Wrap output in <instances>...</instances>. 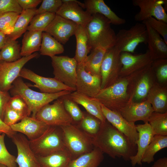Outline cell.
Segmentation results:
<instances>
[{
    "label": "cell",
    "instance_id": "cell-1",
    "mask_svg": "<svg viewBox=\"0 0 167 167\" xmlns=\"http://www.w3.org/2000/svg\"><path fill=\"white\" fill-rule=\"evenodd\" d=\"M92 140L94 147L113 159L117 157L130 161L137 152V145L107 120L102 122L99 131Z\"/></svg>",
    "mask_w": 167,
    "mask_h": 167
},
{
    "label": "cell",
    "instance_id": "cell-2",
    "mask_svg": "<svg viewBox=\"0 0 167 167\" xmlns=\"http://www.w3.org/2000/svg\"><path fill=\"white\" fill-rule=\"evenodd\" d=\"M140 70L129 75L120 77L113 84L101 89L94 98L108 109L119 113L132 101L133 81Z\"/></svg>",
    "mask_w": 167,
    "mask_h": 167
},
{
    "label": "cell",
    "instance_id": "cell-3",
    "mask_svg": "<svg viewBox=\"0 0 167 167\" xmlns=\"http://www.w3.org/2000/svg\"><path fill=\"white\" fill-rule=\"evenodd\" d=\"M12 96H20L26 102L30 115L35 118L37 112L43 106L53 101L72 92L64 90L54 93L38 92L31 89L23 81L21 77H18L12 84L10 90Z\"/></svg>",
    "mask_w": 167,
    "mask_h": 167
},
{
    "label": "cell",
    "instance_id": "cell-4",
    "mask_svg": "<svg viewBox=\"0 0 167 167\" xmlns=\"http://www.w3.org/2000/svg\"><path fill=\"white\" fill-rule=\"evenodd\" d=\"M92 15L91 19L85 26L91 51L98 47L108 49L114 46L116 34L111 27L110 21L99 14Z\"/></svg>",
    "mask_w": 167,
    "mask_h": 167
},
{
    "label": "cell",
    "instance_id": "cell-5",
    "mask_svg": "<svg viewBox=\"0 0 167 167\" xmlns=\"http://www.w3.org/2000/svg\"><path fill=\"white\" fill-rule=\"evenodd\" d=\"M29 141L30 148L37 157L45 156L66 148L60 126H49L39 137Z\"/></svg>",
    "mask_w": 167,
    "mask_h": 167
},
{
    "label": "cell",
    "instance_id": "cell-6",
    "mask_svg": "<svg viewBox=\"0 0 167 167\" xmlns=\"http://www.w3.org/2000/svg\"><path fill=\"white\" fill-rule=\"evenodd\" d=\"M66 148L73 159L91 151L94 148L92 138L75 124L60 126Z\"/></svg>",
    "mask_w": 167,
    "mask_h": 167
},
{
    "label": "cell",
    "instance_id": "cell-7",
    "mask_svg": "<svg viewBox=\"0 0 167 167\" xmlns=\"http://www.w3.org/2000/svg\"><path fill=\"white\" fill-rule=\"evenodd\" d=\"M147 31L145 25L137 23L128 29H122L116 34L115 46L121 53H134L138 45L147 44Z\"/></svg>",
    "mask_w": 167,
    "mask_h": 167
},
{
    "label": "cell",
    "instance_id": "cell-8",
    "mask_svg": "<svg viewBox=\"0 0 167 167\" xmlns=\"http://www.w3.org/2000/svg\"><path fill=\"white\" fill-rule=\"evenodd\" d=\"M35 118L48 126H61L74 123L64 108L62 97L52 104H48L42 107L37 112Z\"/></svg>",
    "mask_w": 167,
    "mask_h": 167
},
{
    "label": "cell",
    "instance_id": "cell-9",
    "mask_svg": "<svg viewBox=\"0 0 167 167\" xmlns=\"http://www.w3.org/2000/svg\"><path fill=\"white\" fill-rule=\"evenodd\" d=\"M120 53L115 46L107 49L100 68L101 89L110 86L120 78L122 67Z\"/></svg>",
    "mask_w": 167,
    "mask_h": 167
},
{
    "label": "cell",
    "instance_id": "cell-10",
    "mask_svg": "<svg viewBox=\"0 0 167 167\" xmlns=\"http://www.w3.org/2000/svg\"><path fill=\"white\" fill-rule=\"evenodd\" d=\"M51 58L54 78L67 86L76 89L78 64L74 58L55 56Z\"/></svg>",
    "mask_w": 167,
    "mask_h": 167
},
{
    "label": "cell",
    "instance_id": "cell-11",
    "mask_svg": "<svg viewBox=\"0 0 167 167\" xmlns=\"http://www.w3.org/2000/svg\"><path fill=\"white\" fill-rule=\"evenodd\" d=\"M38 54L35 53L28 56L22 57L14 62L0 61V89L3 91H10L13 82L19 77L24 66Z\"/></svg>",
    "mask_w": 167,
    "mask_h": 167
},
{
    "label": "cell",
    "instance_id": "cell-12",
    "mask_svg": "<svg viewBox=\"0 0 167 167\" xmlns=\"http://www.w3.org/2000/svg\"><path fill=\"white\" fill-rule=\"evenodd\" d=\"M19 77L27 79L34 83L30 86L38 88L41 92L54 93L64 90L71 92L76 89L70 87L58 81L54 78H47L38 75L32 70L23 67L21 71Z\"/></svg>",
    "mask_w": 167,
    "mask_h": 167
},
{
    "label": "cell",
    "instance_id": "cell-13",
    "mask_svg": "<svg viewBox=\"0 0 167 167\" xmlns=\"http://www.w3.org/2000/svg\"><path fill=\"white\" fill-rule=\"evenodd\" d=\"M165 0H133L132 4L139 11L135 16L137 21H143L153 17L167 23V14L163 6Z\"/></svg>",
    "mask_w": 167,
    "mask_h": 167
},
{
    "label": "cell",
    "instance_id": "cell-14",
    "mask_svg": "<svg viewBox=\"0 0 167 167\" xmlns=\"http://www.w3.org/2000/svg\"><path fill=\"white\" fill-rule=\"evenodd\" d=\"M62 4L56 14L77 25L85 27L92 15L83 8L84 3L76 0H62Z\"/></svg>",
    "mask_w": 167,
    "mask_h": 167
},
{
    "label": "cell",
    "instance_id": "cell-15",
    "mask_svg": "<svg viewBox=\"0 0 167 167\" xmlns=\"http://www.w3.org/2000/svg\"><path fill=\"white\" fill-rule=\"evenodd\" d=\"M156 82L151 65L141 70L133 80L132 102H140L146 101L149 92Z\"/></svg>",
    "mask_w": 167,
    "mask_h": 167
},
{
    "label": "cell",
    "instance_id": "cell-16",
    "mask_svg": "<svg viewBox=\"0 0 167 167\" xmlns=\"http://www.w3.org/2000/svg\"><path fill=\"white\" fill-rule=\"evenodd\" d=\"M76 72V91L94 98L101 89V77L87 72L84 64L77 65Z\"/></svg>",
    "mask_w": 167,
    "mask_h": 167
},
{
    "label": "cell",
    "instance_id": "cell-17",
    "mask_svg": "<svg viewBox=\"0 0 167 167\" xmlns=\"http://www.w3.org/2000/svg\"><path fill=\"white\" fill-rule=\"evenodd\" d=\"M122 65L120 77L130 75L151 65L153 61L149 50L144 53L134 55L122 52L120 54Z\"/></svg>",
    "mask_w": 167,
    "mask_h": 167
},
{
    "label": "cell",
    "instance_id": "cell-18",
    "mask_svg": "<svg viewBox=\"0 0 167 167\" xmlns=\"http://www.w3.org/2000/svg\"><path fill=\"white\" fill-rule=\"evenodd\" d=\"M101 106L106 120L125 135L132 143L136 145L139 134L135 123L127 121L119 113L110 110L101 104Z\"/></svg>",
    "mask_w": 167,
    "mask_h": 167
},
{
    "label": "cell",
    "instance_id": "cell-19",
    "mask_svg": "<svg viewBox=\"0 0 167 167\" xmlns=\"http://www.w3.org/2000/svg\"><path fill=\"white\" fill-rule=\"evenodd\" d=\"M11 139L17 149L15 161L18 167H40L37 157L30 148L29 141L25 136L16 133Z\"/></svg>",
    "mask_w": 167,
    "mask_h": 167
},
{
    "label": "cell",
    "instance_id": "cell-20",
    "mask_svg": "<svg viewBox=\"0 0 167 167\" xmlns=\"http://www.w3.org/2000/svg\"><path fill=\"white\" fill-rule=\"evenodd\" d=\"M77 24L56 14L55 16L45 30L62 44H65L75 34Z\"/></svg>",
    "mask_w": 167,
    "mask_h": 167
},
{
    "label": "cell",
    "instance_id": "cell-21",
    "mask_svg": "<svg viewBox=\"0 0 167 167\" xmlns=\"http://www.w3.org/2000/svg\"><path fill=\"white\" fill-rule=\"evenodd\" d=\"M49 126L36 118L27 116L10 127L13 131L23 134L29 140H32L41 136Z\"/></svg>",
    "mask_w": 167,
    "mask_h": 167
},
{
    "label": "cell",
    "instance_id": "cell-22",
    "mask_svg": "<svg viewBox=\"0 0 167 167\" xmlns=\"http://www.w3.org/2000/svg\"><path fill=\"white\" fill-rule=\"evenodd\" d=\"M153 112L151 105L145 101L140 102H132L119 113L129 122L135 123L142 121L145 123L148 122L149 118Z\"/></svg>",
    "mask_w": 167,
    "mask_h": 167
},
{
    "label": "cell",
    "instance_id": "cell-23",
    "mask_svg": "<svg viewBox=\"0 0 167 167\" xmlns=\"http://www.w3.org/2000/svg\"><path fill=\"white\" fill-rule=\"evenodd\" d=\"M139 134L136 145L137 151L136 154L130 159L132 166L141 164L143 155L155 135L152 130L148 122L142 124L136 125Z\"/></svg>",
    "mask_w": 167,
    "mask_h": 167
},
{
    "label": "cell",
    "instance_id": "cell-24",
    "mask_svg": "<svg viewBox=\"0 0 167 167\" xmlns=\"http://www.w3.org/2000/svg\"><path fill=\"white\" fill-rule=\"evenodd\" d=\"M147 31V44L153 60L167 58V44L161 35L144 21Z\"/></svg>",
    "mask_w": 167,
    "mask_h": 167
},
{
    "label": "cell",
    "instance_id": "cell-25",
    "mask_svg": "<svg viewBox=\"0 0 167 167\" xmlns=\"http://www.w3.org/2000/svg\"><path fill=\"white\" fill-rule=\"evenodd\" d=\"M84 4L86 11L91 15L99 14L107 18L111 24L120 25L124 24L126 20L117 15L103 0H85Z\"/></svg>",
    "mask_w": 167,
    "mask_h": 167
},
{
    "label": "cell",
    "instance_id": "cell-26",
    "mask_svg": "<svg viewBox=\"0 0 167 167\" xmlns=\"http://www.w3.org/2000/svg\"><path fill=\"white\" fill-rule=\"evenodd\" d=\"M69 96L73 101L83 106L87 112L97 118L102 122L106 121L101 110V104L95 98L89 96L76 91L71 92Z\"/></svg>",
    "mask_w": 167,
    "mask_h": 167
},
{
    "label": "cell",
    "instance_id": "cell-27",
    "mask_svg": "<svg viewBox=\"0 0 167 167\" xmlns=\"http://www.w3.org/2000/svg\"><path fill=\"white\" fill-rule=\"evenodd\" d=\"M154 112H167V86H162L157 82L154 84L146 98Z\"/></svg>",
    "mask_w": 167,
    "mask_h": 167
},
{
    "label": "cell",
    "instance_id": "cell-28",
    "mask_svg": "<svg viewBox=\"0 0 167 167\" xmlns=\"http://www.w3.org/2000/svg\"><path fill=\"white\" fill-rule=\"evenodd\" d=\"M36 157L40 167H70L73 160L66 148L45 156Z\"/></svg>",
    "mask_w": 167,
    "mask_h": 167
},
{
    "label": "cell",
    "instance_id": "cell-29",
    "mask_svg": "<svg viewBox=\"0 0 167 167\" xmlns=\"http://www.w3.org/2000/svg\"><path fill=\"white\" fill-rule=\"evenodd\" d=\"M74 35L76 39V45L74 58L78 64L84 63L88 54L91 51L88 36L85 27L77 25Z\"/></svg>",
    "mask_w": 167,
    "mask_h": 167
},
{
    "label": "cell",
    "instance_id": "cell-30",
    "mask_svg": "<svg viewBox=\"0 0 167 167\" xmlns=\"http://www.w3.org/2000/svg\"><path fill=\"white\" fill-rule=\"evenodd\" d=\"M42 32L28 31L24 33L21 48V56L30 55L39 51L42 39Z\"/></svg>",
    "mask_w": 167,
    "mask_h": 167
},
{
    "label": "cell",
    "instance_id": "cell-31",
    "mask_svg": "<svg viewBox=\"0 0 167 167\" xmlns=\"http://www.w3.org/2000/svg\"><path fill=\"white\" fill-rule=\"evenodd\" d=\"M104 158L103 153L94 147L91 151L73 159L70 167H98Z\"/></svg>",
    "mask_w": 167,
    "mask_h": 167
},
{
    "label": "cell",
    "instance_id": "cell-32",
    "mask_svg": "<svg viewBox=\"0 0 167 167\" xmlns=\"http://www.w3.org/2000/svg\"><path fill=\"white\" fill-rule=\"evenodd\" d=\"M107 50L105 48L100 47L91 51L84 63L87 72L92 75L101 76V67Z\"/></svg>",
    "mask_w": 167,
    "mask_h": 167
},
{
    "label": "cell",
    "instance_id": "cell-33",
    "mask_svg": "<svg viewBox=\"0 0 167 167\" xmlns=\"http://www.w3.org/2000/svg\"><path fill=\"white\" fill-rule=\"evenodd\" d=\"M36 10L35 8L23 10L15 22L12 32L7 36L11 39L16 40L27 31L31 19L36 15Z\"/></svg>",
    "mask_w": 167,
    "mask_h": 167
},
{
    "label": "cell",
    "instance_id": "cell-34",
    "mask_svg": "<svg viewBox=\"0 0 167 167\" xmlns=\"http://www.w3.org/2000/svg\"><path fill=\"white\" fill-rule=\"evenodd\" d=\"M64 49L63 45L53 37L49 33L42 32V39L40 49L41 55L50 57L63 52Z\"/></svg>",
    "mask_w": 167,
    "mask_h": 167
},
{
    "label": "cell",
    "instance_id": "cell-35",
    "mask_svg": "<svg viewBox=\"0 0 167 167\" xmlns=\"http://www.w3.org/2000/svg\"><path fill=\"white\" fill-rule=\"evenodd\" d=\"M167 147V136L155 135L145 151L141 162L150 164L154 161L155 154Z\"/></svg>",
    "mask_w": 167,
    "mask_h": 167
},
{
    "label": "cell",
    "instance_id": "cell-36",
    "mask_svg": "<svg viewBox=\"0 0 167 167\" xmlns=\"http://www.w3.org/2000/svg\"><path fill=\"white\" fill-rule=\"evenodd\" d=\"M20 51L18 41L8 37L6 43L0 51L1 60L7 62L16 61L22 58Z\"/></svg>",
    "mask_w": 167,
    "mask_h": 167
},
{
    "label": "cell",
    "instance_id": "cell-37",
    "mask_svg": "<svg viewBox=\"0 0 167 167\" xmlns=\"http://www.w3.org/2000/svg\"><path fill=\"white\" fill-rule=\"evenodd\" d=\"M84 112V116L77 125L86 134L92 138L99 131L102 122L97 118L87 112Z\"/></svg>",
    "mask_w": 167,
    "mask_h": 167
},
{
    "label": "cell",
    "instance_id": "cell-38",
    "mask_svg": "<svg viewBox=\"0 0 167 167\" xmlns=\"http://www.w3.org/2000/svg\"><path fill=\"white\" fill-rule=\"evenodd\" d=\"M155 135L167 136V112H153L148 120Z\"/></svg>",
    "mask_w": 167,
    "mask_h": 167
},
{
    "label": "cell",
    "instance_id": "cell-39",
    "mask_svg": "<svg viewBox=\"0 0 167 167\" xmlns=\"http://www.w3.org/2000/svg\"><path fill=\"white\" fill-rule=\"evenodd\" d=\"M55 13L45 12L35 15L31 19L27 31L44 32L54 18Z\"/></svg>",
    "mask_w": 167,
    "mask_h": 167
},
{
    "label": "cell",
    "instance_id": "cell-40",
    "mask_svg": "<svg viewBox=\"0 0 167 167\" xmlns=\"http://www.w3.org/2000/svg\"><path fill=\"white\" fill-rule=\"evenodd\" d=\"M151 67L156 82L161 86H167V59L153 60Z\"/></svg>",
    "mask_w": 167,
    "mask_h": 167
},
{
    "label": "cell",
    "instance_id": "cell-41",
    "mask_svg": "<svg viewBox=\"0 0 167 167\" xmlns=\"http://www.w3.org/2000/svg\"><path fill=\"white\" fill-rule=\"evenodd\" d=\"M69 94L63 96L62 98L66 110L71 117L74 123H77L83 118L84 112L80 109L78 104L71 98Z\"/></svg>",
    "mask_w": 167,
    "mask_h": 167
},
{
    "label": "cell",
    "instance_id": "cell-42",
    "mask_svg": "<svg viewBox=\"0 0 167 167\" xmlns=\"http://www.w3.org/2000/svg\"><path fill=\"white\" fill-rule=\"evenodd\" d=\"M20 13L9 12L0 16V31L6 36L12 32L15 22Z\"/></svg>",
    "mask_w": 167,
    "mask_h": 167
},
{
    "label": "cell",
    "instance_id": "cell-43",
    "mask_svg": "<svg viewBox=\"0 0 167 167\" xmlns=\"http://www.w3.org/2000/svg\"><path fill=\"white\" fill-rule=\"evenodd\" d=\"M5 134L0 135V164L7 167H17L15 157L8 151L5 145L4 138Z\"/></svg>",
    "mask_w": 167,
    "mask_h": 167
},
{
    "label": "cell",
    "instance_id": "cell-44",
    "mask_svg": "<svg viewBox=\"0 0 167 167\" xmlns=\"http://www.w3.org/2000/svg\"><path fill=\"white\" fill-rule=\"evenodd\" d=\"M8 105L24 118L30 115L26 102L19 95H16L11 97Z\"/></svg>",
    "mask_w": 167,
    "mask_h": 167
},
{
    "label": "cell",
    "instance_id": "cell-45",
    "mask_svg": "<svg viewBox=\"0 0 167 167\" xmlns=\"http://www.w3.org/2000/svg\"><path fill=\"white\" fill-rule=\"evenodd\" d=\"M41 2L36 10V15L45 12L56 13L62 4L61 0H43Z\"/></svg>",
    "mask_w": 167,
    "mask_h": 167
},
{
    "label": "cell",
    "instance_id": "cell-46",
    "mask_svg": "<svg viewBox=\"0 0 167 167\" xmlns=\"http://www.w3.org/2000/svg\"><path fill=\"white\" fill-rule=\"evenodd\" d=\"M145 21L153 29L162 36L163 39L167 44V23L153 17H150Z\"/></svg>",
    "mask_w": 167,
    "mask_h": 167
},
{
    "label": "cell",
    "instance_id": "cell-47",
    "mask_svg": "<svg viewBox=\"0 0 167 167\" xmlns=\"http://www.w3.org/2000/svg\"><path fill=\"white\" fill-rule=\"evenodd\" d=\"M23 10L17 0H0V16L9 12L20 14Z\"/></svg>",
    "mask_w": 167,
    "mask_h": 167
},
{
    "label": "cell",
    "instance_id": "cell-48",
    "mask_svg": "<svg viewBox=\"0 0 167 167\" xmlns=\"http://www.w3.org/2000/svg\"><path fill=\"white\" fill-rule=\"evenodd\" d=\"M24 117L11 108L7 105L5 111L3 121L7 125L11 126L21 121Z\"/></svg>",
    "mask_w": 167,
    "mask_h": 167
},
{
    "label": "cell",
    "instance_id": "cell-49",
    "mask_svg": "<svg viewBox=\"0 0 167 167\" xmlns=\"http://www.w3.org/2000/svg\"><path fill=\"white\" fill-rule=\"evenodd\" d=\"M11 97L8 92L0 89V118L3 120L6 108Z\"/></svg>",
    "mask_w": 167,
    "mask_h": 167
},
{
    "label": "cell",
    "instance_id": "cell-50",
    "mask_svg": "<svg viewBox=\"0 0 167 167\" xmlns=\"http://www.w3.org/2000/svg\"><path fill=\"white\" fill-rule=\"evenodd\" d=\"M18 4L23 10L36 8L42 1L41 0H17Z\"/></svg>",
    "mask_w": 167,
    "mask_h": 167
},
{
    "label": "cell",
    "instance_id": "cell-51",
    "mask_svg": "<svg viewBox=\"0 0 167 167\" xmlns=\"http://www.w3.org/2000/svg\"><path fill=\"white\" fill-rule=\"evenodd\" d=\"M17 133L11 127L6 125L0 118V135L4 133L9 137L12 138Z\"/></svg>",
    "mask_w": 167,
    "mask_h": 167
},
{
    "label": "cell",
    "instance_id": "cell-52",
    "mask_svg": "<svg viewBox=\"0 0 167 167\" xmlns=\"http://www.w3.org/2000/svg\"><path fill=\"white\" fill-rule=\"evenodd\" d=\"M151 167H167V158L163 157L158 159Z\"/></svg>",
    "mask_w": 167,
    "mask_h": 167
},
{
    "label": "cell",
    "instance_id": "cell-53",
    "mask_svg": "<svg viewBox=\"0 0 167 167\" xmlns=\"http://www.w3.org/2000/svg\"><path fill=\"white\" fill-rule=\"evenodd\" d=\"M8 37L1 32H0V50L6 43Z\"/></svg>",
    "mask_w": 167,
    "mask_h": 167
},
{
    "label": "cell",
    "instance_id": "cell-54",
    "mask_svg": "<svg viewBox=\"0 0 167 167\" xmlns=\"http://www.w3.org/2000/svg\"><path fill=\"white\" fill-rule=\"evenodd\" d=\"M0 167H7L5 165L0 164Z\"/></svg>",
    "mask_w": 167,
    "mask_h": 167
},
{
    "label": "cell",
    "instance_id": "cell-55",
    "mask_svg": "<svg viewBox=\"0 0 167 167\" xmlns=\"http://www.w3.org/2000/svg\"><path fill=\"white\" fill-rule=\"evenodd\" d=\"M1 61V57H0V61Z\"/></svg>",
    "mask_w": 167,
    "mask_h": 167
},
{
    "label": "cell",
    "instance_id": "cell-56",
    "mask_svg": "<svg viewBox=\"0 0 167 167\" xmlns=\"http://www.w3.org/2000/svg\"></svg>",
    "mask_w": 167,
    "mask_h": 167
},
{
    "label": "cell",
    "instance_id": "cell-57",
    "mask_svg": "<svg viewBox=\"0 0 167 167\" xmlns=\"http://www.w3.org/2000/svg\"></svg>",
    "mask_w": 167,
    "mask_h": 167
}]
</instances>
